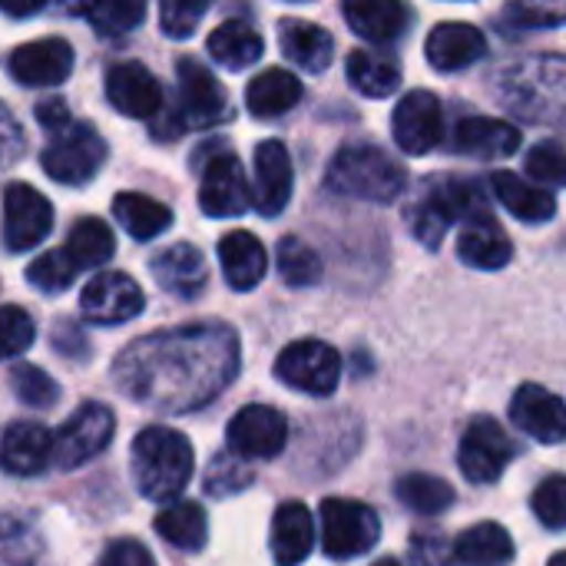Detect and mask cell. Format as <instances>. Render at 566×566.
I'll return each instance as SVG.
<instances>
[{"label":"cell","mask_w":566,"mask_h":566,"mask_svg":"<svg viewBox=\"0 0 566 566\" xmlns=\"http://www.w3.org/2000/svg\"><path fill=\"white\" fill-rule=\"evenodd\" d=\"M239 358V338L229 325H182L153 332L119 352L113 381L149 411L186 415L232 385Z\"/></svg>","instance_id":"obj_1"},{"label":"cell","mask_w":566,"mask_h":566,"mask_svg":"<svg viewBox=\"0 0 566 566\" xmlns=\"http://www.w3.org/2000/svg\"><path fill=\"white\" fill-rule=\"evenodd\" d=\"M501 106L534 126H566V56L531 53L494 73Z\"/></svg>","instance_id":"obj_2"},{"label":"cell","mask_w":566,"mask_h":566,"mask_svg":"<svg viewBox=\"0 0 566 566\" xmlns=\"http://www.w3.org/2000/svg\"><path fill=\"white\" fill-rule=\"evenodd\" d=\"M192 444L172 428L153 424L133 441V481L139 494L156 504H176L192 481Z\"/></svg>","instance_id":"obj_3"},{"label":"cell","mask_w":566,"mask_h":566,"mask_svg":"<svg viewBox=\"0 0 566 566\" xmlns=\"http://www.w3.org/2000/svg\"><path fill=\"white\" fill-rule=\"evenodd\" d=\"M325 182L332 192L348 196V199L395 202L408 186V172L385 149L371 143H348L335 153L325 172Z\"/></svg>","instance_id":"obj_4"},{"label":"cell","mask_w":566,"mask_h":566,"mask_svg":"<svg viewBox=\"0 0 566 566\" xmlns=\"http://www.w3.org/2000/svg\"><path fill=\"white\" fill-rule=\"evenodd\" d=\"M481 216H484V199L471 179L438 176L428 182L421 199L411 206L408 226L428 249H438L454 222L464 219V226H468L471 219H481Z\"/></svg>","instance_id":"obj_5"},{"label":"cell","mask_w":566,"mask_h":566,"mask_svg":"<svg viewBox=\"0 0 566 566\" xmlns=\"http://www.w3.org/2000/svg\"><path fill=\"white\" fill-rule=\"evenodd\" d=\"M106 159V143L93 123H70L66 129L53 133L40 153V166L53 182L83 186L90 182Z\"/></svg>","instance_id":"obj_6"},{"label":"cell","mask_w":566,"mask_h":566,"mask_svg":"<svg viewBox=\"0 0 566 566\" xmlns=\"http://www.w3.org/2000/svg\"><path fill=\"white\" fill-rule=\"evenodd\" d=\"M113 428H116V418L106 405H99V401L80 405L53 434V464L60 471L90 464L93 458H99L109 448Z\"/></svg>","instance_id":"obj_7"},{"label":"cell","mask_w":566,"mask_h":566,"mask_svg":"<svg viewBox=\"0 0 566 566\" xmlns=\"http://www.w3.org/2000/svg\"><path fill=\"white\" fill-rule=\"evenodd\" d=\"M381 537V521L358 501L328 497L322 504V547L332 560H355Z\"/></svg>","instance_id":"obj_8"},{"label":"cell","mask_w":566,"mask_h":566,"mask_svg":"<svg viewBox=\"0 0 566 566\" xmlns=\"http://www.w3.org/2000/svg\"><path fill=\"white\" fill-rule=\"evenodd\" d=\"M275 375H279V381H285L295 391L328 398L342 381V358L332 345H325L318 338H302V342H292L279 355Z\"/></svg>","instance_id":"obj_9"},{"label":"cell","mask_w":566,"mask_h":566,"mask_svg":"<svg viewBox=\"0 0 566 566\" xmlns=\"http://www.w3.org/2000/svg\"><path fill=\"white\" fill-rule=\"evenodd\" d=\"M176 76H179V116L182 126L192 129H209L219 126L232 116L229 109V93L226 86L212 76V70L192 56H182L176 63Z\"/></svg>","instance_id":"obj_10"},{"label":"cell","mask_w":566,"mask_h":566,"mask_svg":"<svg viewBox=\"0 0 566 566\" xmlns=\"http://www.w3.org/2000/svg\"><path fill=\"white\" fill-rule=\"evenodd\" d=\"M517 448L511 434L494 421V418H474L461 438V454L458 464L471 484H494L514 461Z\"/></svg>","instance_id":"obj_11"},{"label":"cell","mask_w":566,"mask_h":566,"mask_svg":"<svg viewBox=\"0 0 566 566\" xmlns=\"http://www.w3.org/2000/svg\"><path fill=\"white\" fill-rule=\"evenodd\" d=\"M226 441H229V451L242 461L279 458L289 444V421L282 411L269 405H249L229 421Z\"/></svg>","instance_id":"obj_12"},{"label":"cell","mask_w":566,"mask_h":566,"mask_svg":"<svg viewBox=\"0 0 566 566\" xmlns=\"http://www.w3.org/2000/svg\"><path fill=\"white\" fill-rule=\"evenodd\" d=\"M53 229V206L43 192L27 182H10L3 189V242L10 252H27L40 245Z\"/></svg>","instance_id":"obj_13"},{"label":"cell","mask_w":566,"mask_h":566,"mask_svg":"<svg viewBox=\"0 0 566 566\" xmlns=\"http://www.w3.org/2000/svg\"><path fill=\"white\" fill-rule=\"evenodd\" d=\"M199 206L212 219H232L249 212L252 206V186L245 179L242 163L232 153H219L202 166V186H199Z\"/></svg>","instance_id":"obj_14"},{"label":"cell","mask_w":566,"mask_h":566,"mask_svg":"<svg viewBox=\"0 0 566 566\" xmlns=\"http://www.w3.org/2000/svg\"><path fill=\"white\" fill-rule=\"evenodd\" d=\"M146 308L143 289L123 272H99L80 292V312L93 325H123Z\"/></svg>","instance_id":"obj_15"},{"label":"cell","mask_w":566,"mask_h":566,"mask_svg":"<svg viewBox=\"0 0 566 566\" xmlns=\"http://www.w3.org/2000/svg\"><path fill=\"white\" fill-rule=\"evenodd\" d=\"M391 129H395V143L405 153H411V156L431 153L441 143V136H444V109H441V99L434 93H428V90H411L395 106Z\"/></svg>","instance_id":"obj_16"},{"label":"cell","mask_w":566,"mask_h":566,"mask_svg":"<svg viewBox=\"0 0 566 566\" xmlns=\"http://www.w3.org/2000/svg\"><path fill=\"white\" fill-rule=\"evenodd\" d=\"M106 96L113 103L116 113L133 116V119H156L163 116V86L159 80L136 60L129 63H116L106 73Z\"/></svg>","instance_id":"obj_17"},{"label":"cell","mask_w":566,"mask_h":566,"mask_svg":"<svg viewBox=\"0 0 566 566\" xmlns=\"http://www.w3.org/2000/svg\"><path fill=\"white\" fill-rule=\"evenodd\" d=\"M7 70L23 86H56L73 70V46L60 36H43L23 43L10 53Z\"/></svg>","instance_id":"obj_18"},{"label":"cell","mask_w":566,"mask_h":566,"mask_svg":"<svg viewBox=\"0 0 566 566\" xmlns=\"http://www.w3.org/2000/svg\"><path fill=\"white\" fill-rule=\"evenodd\" d=\"M295 186V169L289 159V149L279 139H265L255 149V186H252V202L262 216L275 219L285 212Z\"/></svg>","instance_id":"obj_19"},{"label":"cell","mask_w":566,"mask_h":566,"mask_svg":"<svg viewBox=\"0 0 566 566\" xmlns=\"http://www.w3.org/2000/svg\"><path fill=\"white\" fill-rule=\"evenodd\" d=\"M511 418L514 424L541 441V444H560L566 441V405L541 385H521L514 401H511Z\"/></svg>","instance_id":"obj_20"},{"label":"cell","mask_w":566,"mask_h":566,"mask_svg":"<svg viewBox=\"0 0 566 566\" xmlns=\"http://www.w3.org/2000/svg\"><path fill=\"white\" fill-rule=\"evenodd\" d=\"M53 464V438L46 428L13 421L0 434V471L13 478H36Z\"/></svg>","instance_id":"obj_21"},{"label":"cell","mask_w":566,"mask_h":566,"mask_svg":"<svg viewBox=\"0 0 566 566\" xmlns=\"http://www.w3.org/2000/svg\"><path fill=\"white\" fill-rule=\"evenodd\" d=\"M484 53H488V36L474 23L448 20V23H438L428 36V63L441 73L464 70L478 63Z\"/></svg>","instance_id":"obj_22"},{"label":"cell","mask_w":566,"mask_h":566,"mask_svg":"<svg viewBox=\"0 0 566 566\" xmlns=\"http://www.w3.org/2000/svg\"><path fill=\"white\" fill-rule=\"evenodd\" d=\"M153 279L163 285V292H169L176 298H199L206 292L209 269L196 245L179 242L153 259Z\"/></svg>","instance_id":"obj_23"},{"label":"cell","mask_w":566,"mask_h":566,"mask_svg":"<svg viewBox=\"0 0 566 566\" xmlns=\"http://www.w3.org/2000/svg\"><path fill=\"white\" fill-rule=\"evenodd\" d=\"M517 146H521L517 126H511L507 119H494V116H468L454 126V136H451V149L464 156H481V159H504L517 153Z\"/></svg>","instance_id":"obj_24"},{"label":"cell","mask_w":566,"mask_h":566,"mask_svg":"<svg viewBox=\"0 0 566 566\" xmlns=\"http://www.w3.org/2000/svg\"><path fill=\"white\" fill-rule=\"evenodd\" d=\"M219 262H222V275L229 289L235 292H252L265 279V269H269L265 245L252 232H226L219 239Z\"/></svg>","instance_id":"obj_25"},{"label":"cell","mask_w":566,"mask_h":566,"mask_svg":"<svg viewBox=\"0 0 566 566\" xmlns=\"http://www.w3.org/2000/svg\"><path fill=\"white\" fill-rule=\"evenodd\" d=\"M315 547V521L305 504L289 501L272 517V557L279 566H298Z\"/></svg>","instance_id":"obj_26"},{"label":"cell","mask_w":566,"mask_h":566,"mask_svg":"<svg viewBox=\"0 0 566 566\" xmlns=\"http://www.w3.org/2000/svg\"><path fill=\"white\" fill-rule=\"evenodd\" d=\"M279 43H282V53L308 73L328 70V63L335 56L332 33L312 20H282L279 23Z\"/></svg>","instance_id":"obj_27"},{"label":"cell","mask_w":566,"mask_h":566,"mask_svg":"<svg viewBox=\"0 0 566 566\" xmlns=\"http://www.w3.org/2000/svg\"><path fill=\"white\" fill-rule=\"evenodd\" d=\"M491 192L497 196V202L514 219H521L527 226H541V222H551L557 216V199L547 189L524 182L517 172H494L491 176Z\"/></svg>","instance_id":"obj_28"},{"label":"cell","mask_w":566,"mask_h":566,"mask_svg":"<svg viewBox=\"0 0 566 566\" xmlns=\"http://www.w3.org/2000/svg\"><path fill=\"white\" fill-rule=\"evenodd\" d=\"M458 255L471 269L497 272V269H504L514 259V245H511V239L504 235V229L494 219L481 216V219H471L464 226L461 242H458Z\"/></svg>","instance_id":"obj_29"},{"label":"cell","mask_w":566,"mask_h":566,"mask_svg":"<svg viewBox=\"0 0 566 566\" xmlns=\"http://www.w3.org/2000/svg\"><path fill=\"white\" fill-rule=\"evenodd\" d=\"M345 20L365 40L391 43L408 27V7L395 0H352L345 3Z\"/></svg>","instance_id":"obj_30"},{"label":"cell","mask_w":566,"mask_h":566,"mask_svg":"<svg viewBox=\"0 0 566 566\" xmlns=\"http://www.w3.org/2000/svg\"><path fill=\"white\" fill-rule=\"evenodd\" d=\"M298 99H302V80L295 73L282 70V66H272V70L259 73L245 90L249 113L259 116V119L285 116Z\"/></svg>","instance_id":"obj_31"},{"label":"cell","mask_w":566,"mask_h":566,"mask_svg":"<svg viewBox=\"0 0 566 566\" xmlns=\"http://www.w3.org/2000/svg\"><path fill=\"white\" fill-rule=\"evenodd\" d=\"M156 534H159L166 544L196 554V551H202L206 541H209L206 511H202L199 504H192V501H176V504H169V507H163V511L156 514Z\"/></svg>","instance_id":"obj_32"},{"label":"cell","mask_w":566,"mask_h":566,"mask_svg":"<svg viewBox=\"0 0 566 566\" xmlns=\"http://www.w3.org/2000/svg\"><path fill=\"white\" fill-rule=\"evenodd\" d=\"M454 560L461 566H507L514 560V541L501 524H474L454 544Z\"/></svg>","instance_id":"obj_33"},{"label":"cell","mask_w":566,"mask_h":566,"mask_svg":"<svg viewBox=\"0 0 566 566\" xmlns=\"http://www.w3.org/2000/svg\"><path fill=\"white\" fill-rule=\"evenodd\" d=\"M348 83L371 99L391 96L401 83V66L395 56L388 53H375V50H355L348 56Z\"/></svg>","instance_id":"obj_34"},{"label":"cell","mask_w":566,"mask_h":566,"mask_svg":"<svg viewBox=\"0 0 566 566\" xmlns=\"http://www.w3.org/2000/svg\"><path fill=\"white\" fill-rule=\"evenodd\" d=\"M113 216L139 242H149V239H156L159 232H166L172 226V212L163 202H156V199H149L143 192H119L113 199Z\"/></svg>","instance_id":"obj_35"},{"label":"cell","mask_w":566,"mask_h":566,"mask_svg":"<svg viewBox=\"0 0 566 566\" xmlns=\"http://www.w3.org/2000/svg\"><path fill=\"white\" fill-rule=\"evenodd\" d=\"M70 262L80 269H96V265H106L116 252V239H113V229L96 219V216H83L80 222H73L70 229V239H66V249Z\"/></svg>","instance_id":"obj_36"},{"label":"cell","mask_w":566,"mask_h":566,"mask_svg":"<svg viewBox=\"0 0 566 566\" xmlns=\"http://www.w3.org/2000/svg\"><path fill=\"white\" fill-rule=\"evenodd\" d=\"M262 50H265L262 36L252 27L235 23V20L216 27L212 36H209V53L226 70H245V66H252L262 56Z\"/></svg>","instance_id":"obj_37"},{"label":"cell","mask_w":566,"mask_h":566,"mask_svg":"<svg viewBox=\"0 0 566 566\" xmlns=\"http://www.w3.org/2000/svg\"><path fill=\"white\" fill-rule=\"evenodd\" d=\"M395 494L408 511H415L421 517H438L454 504V488L434 474H405L395 484Z\"/></svg>","instance_id":"obj_38"},{"label":"cell","mask_w":566,"mask_h":566,"mask_svg":"<svg viewBox=\"0 0 566 566\" xmlns=\"http://www.w3.org/2000/svg\"><path fill=\"white\" fill-rule=\"evenodd\" d=\"M76 13H83L96 27V33L119 36V33H129L143 23L146 3H139V0H99V3L76 7Z\"/></svg>","instance_id":"obj_39"},{"label":"cell","mask_w":566,"mask_h":566,"mask_svg":"<svg viewBox=\"0 0 566 566\" xmlns=\"http://www.w3.org/2000/svg\"><path fill=\"white\" fill-rule=\"evenodd\" d=\"M279 275L292 289H308L322 279V259L302 239L289 235L279 242Z\"/></svg>","instance_id":"obj_40"},{"label":"cell","mask_w":566,"mask_h":566,"mask_svg":"<svg viewBox=\"0 0 566 566\" xmlns=\"http://www.w3.org/2000/svg\"><path fill=\"white\" fill-rule=\"evenodd\" d=\"M10 388L27 408H36V411L53 408L56 398H60V385L36 365H17L10 371Z\"/></svg>","instance_id":"obj_41"},{"label":"cell","mask_w":566,"mask_h":566,"mask_svg":"<svg viewBox=\"0 0 566 566\" xmlns=\"http://www.w3.org/2000/svg\"><path fill=\"white\" fill-rule=\"evenodd\" d=\"M76 279V265L70 262L66 252H43L40 259H33V265L27 269V282L36 285L46 295H56L63 289H70Z\"/></svg>","instance_id":"obj_42"},{"label":"cell","mask_w":566,"mask_h":566,"mask_svg":"<svg viewBox=\"0 0 566 566\" xmlns=\"http://www.w3.org/2000/svg\"><path fill=\"white\" fill-rule=\"evenodd\" d=\"M252 484V468L235 458L232 451L219 454L212 464H209V474H206V494L212 497H229L235 491H245Z\"/></svg>","instance_id":"obj_43"},{"label":"cell","mask_w":566,"mask_h":566,"mask_svg":"<svg viewBox=\"0 0 566 566\" xmlns=\"http://www.w3.org/2000/svg\"><path fill=\"white\" fill-rule=\"evenodd\" d=\"M36 325L20 305L0 308V358H17L33 345Z\"/></svg>","instance_id":"obj_44"},{"label":"cell","mask_w":566,"mask_h":566,"mask_svg":"<svg viewBox=\"0 0 566 566\" xmlns=\"http://www.w3.org/2000/svg\"><path fill=\"white\" fill-rule=\"evenodd\" d=\"M209 3L206 0H166L159 7V27L172 40H186L196 33L199 20L206 17Z\"/></svg>","instance_id":"obj_45"},{"label":"cell","mask_w":566,"mask_h":566,"mask_svg":"<svg viewBox=\"0 0 566 566\" xmlns=\"http://www.w3.org/2000/svg\"><path fill=\"white\" fill-rule=\"evenodd\" d=\"M507 20H514L524 30H551L566 23V0H531V3H511L504 10Z\"/></svg>","instance_id":"obj_46"},{"label":"cell","mask_w":566,"mask_h":566,"mask_svg":"<svg viewBox=\"0 0 566 566\" xmlns=\"http://www.w3.org/2000/svg\"><path fill=\"white\" fill-rule=\"evenodd\" d=\"M534 514L544 527L566 531V478L554 474L534 491Z\"/></svg>","instance_id":"obj_47"},{"label":"cell","mask_w":566,"mask_h":566,"mask_svg":"<svg viewBox=\"0 0 566 566\" xmlns=\"http://www.w3.org/2000/svg\"><path fill=\"white\" fill-rule=\"evenodd\" d=\"M527 172L544 186H566V149L560 143H537L527 156Z\"/></svg>","instance_id":"obj_48"},{"label":"cell","mask_w":566,"mask_h":566,"mask_svg":"<svg viewBox=\"0 0 566 566\" xmlns=\"http://www.w3.org/2000/svg\"><path fill=\"white\" fill-rule=\"evenodd\" d=\"M27 149V136L17 123V116L0 103V169L3 166H13Z\"/></svg>","instance_id":"obj_49"},{"label":"cell","mask_w":566,"mask_h":566,"mask_svg":"<svg viewBox=\"0 0 566 566\" xmlns=\"http://www.w3.org/2000/svg\"><path fill=\"white\" fill-rule=\"evenodd\" d=\"M96 566H156V560L139 541H113Z\"/></svg>","instance_id":"obj_50"},{"label":"cell","mask_w":566,"mask_h":566,"mask_svg":"<svg viewBox=\"0 0 566 566\" xmlns=\"http://www.w3.org/2000/svg\"><path fill=\"white\" fill-rule=\"evenodd\" d=\"M33 113H36V123H40L43 129H50V136L60 133V129H66V126L73 123V119H70V106H66L63 96H46V99H40Z\"/></svg>","instance_id":"obj_51"},{"label":"cell","mask_w":566,"mask_h":566,"mask_svg":"<svg viewBox=\"0 0 566 566\" xmlns=\"http://www.w3.org/2000/svg\"><path fill=\"white\" fill-rule=\"evenodd\" d=\"M415 564L418 566H448V544L441 537H418L415 541Z\"/></svg>","instance_id":"obj_52"},{"label":"cell","mask_w":566,"mask_h":566,"mask_svg":"<svg viewBox=\"0 0 566 566\" xmlns=\"http://www.w3.org/2000/svg\"><path fill=\"white\" fill-rule=\"evenodd\" d=\"M43 7H46L43 0H0V10L10 17H30V13H40Z\"/></svg>","instance_id":"obj_53"},{"label":"cell","mask_w":566,"mask_h":566,"mask_svg":"<svg viewBox=\"0 0 566 566\" xmlns=\"http://www.w3.org/2000/svg\"><path fill=\"white\" fill-rule=\"evenodd\" d=\"M547 566H566V551L554 554V557H551V564H547Z\"/></svg>","instance_id":"obj_54"},{"label":"cell","mask_w":566,"mask_h":566,"mask_svg":"<svg viewBox=\"0 0 566 566\" xmlns=\"http://www.w3.org/2000/svg\"><path fill=\"white\" fill-rule=\"evenodd\" d=\"M375 566H401V564H398V560H391V557H388V560H378V564H375Z\"/></svg>","instance_id":"obj_55"}]
</instances>
